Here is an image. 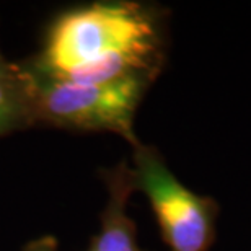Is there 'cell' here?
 <instances>
[{
	"label": "cell",
	"instance_id": "obj_1",
	"mask_svg": "<svg viewBox=\"0 0 251 251\" xmlns=\"http://www.w3.org/2000/svg\"><path fill=\"white\" fill-rule=\"evenodd\" d=\"M168 20L158 5L100 0L69 8L49 25L36 57L23 62L39 78L113 83L158 78L167 59Z\"/></svg>",
	"mask_w": 251,
	"mask_h": 251
},
{
	"label": "cell",
	"instance_id": "obj_2",
	"mask_svg": "<svg viewBox=\"0 0 251 251\" xmlns=\"http://www.w3.org/2000/svg\"><path fill=\"white\" fill-rule=\"evenodd\" d=\"M23 65V64H22ZM33 124L111 132L135 147V114L153 82L127 78L113 83H74L39 78L25 67Z\"/></svg>",
	"mask_w": 251,
	"mask_h": 251
},
{
	"label": "cell",
	"instance_id": "obj_3",
	"mask_svg": "<svg viewBox=\"0 0 251 251\" xmlns=\"http://www.w3.org/2000/svg\"><path fill=\"white\" fill-rule=\"evenodd\" d=\"M130 176L147 198L168 251H210L217 237L219 204L176 178L153 145L132 147Z\"/></svg>",
	"mask_w": 251,
	"mask_h": 251
},
{
	"label": "cell",
	"instance_id": "obj_4",
	"mask_svg": "<svg viewBox=\"0 0 251 251\" xmlns=\"http://www.w3.org/2000/svg\"><path fill=\"white\" fill-rule=\"evenodd\" d=\"M108 189L98 232L85 251H144L137 243V230L129 215V199L134 193L130 167L121 162L104 172Z\"/></svg>",
	"mask_w": 251,
	"mask_h": 251
},
{
	"label": "cell",
	"instance_id": "obj_5",
	"mask_svg": "<svg viewBox=\"0 0 251 251\" xmlns=\"http://www.w3.org/2000/svg\"><path fill=\"white\" fill-rule=\"evenodd\" d=\"M33 124L28 75L22 64L0 74V137Z\"/></svg>",
	"mask_w": 251,
	"mask_h": 251
},
{
	"label": "cell",
	"instance_id": "obj_6",
	"mask_svg": "<svg viewBox=\"0 0 251 251\" xmlns=\"http://www.w3.org/2000/svg\"><path fill=\"white\" fill-rule=\"evenodd\" d=\"M22 251H57V240L52 235H44L26 243Z\"/></svg>",
	"mask_w": 251,
	"mask_h": 251
},
{
	"label": "cell",
	"instance_id": "obj_7",
	"mask_svg": "<svg viewBox=\"0 0 251 251\" xmlns=\"http://www.w3.org/2000/svg\"><path fill=\"white\" fill-rule=\"evenodd\" d=\"M12 67H13V62H8L7 59L3 57V54L0 52V74L7 72V70H10Z\"/></svg>",
	"mask_w": 251,
	"mask_h": 251
}]
</instances>
